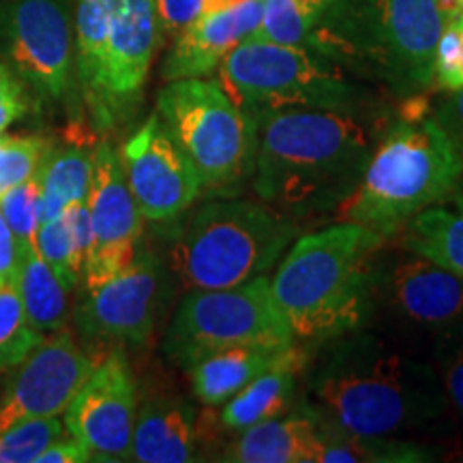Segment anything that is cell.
Instances as JSON below:
<instances>
[{
	"instance_id": "1",
	"label": "cell",
	"mask_w": 463,
	"mask_h": 463,
	"mask_svg": "<svg viewBox=\"0 0 463 463\" xmlns=\"http://www.w3.org/2000/svg\"><path fill=\"white\" fill-rule=\"evenodd\" d=\"M307 392L317 412L361 436L408 438L449 412L433 364L367 328L320 344Z\"/></svg>"
},
{
	"instance_id": "2",
	"label": "cell",
	"mask_w": 463,
	"mask_h": 463,
	"mask_svg": "<svg viewBox=\"0 0 463 463\" xmlns=\"http://www.w3.org/2000/svg\"><path fill=\"white\" fill-rule=\"evenodd\" d=\"M253 189L277 213L297 217L335 213L361 183L375 127L354 108H289L256 118Z\"/></svg>"
},
{
	"instance_id": "3",
	"label": "cell",
	"mask_w": 463,
	"mask_h": 463,
	"mask_svg": "<svg viewBox=\"0 0 463 463\" xmlns=\"http://www.w3.org/2000/svg\"><path fill=\"white\" fill-rule=\"evenodd\" d=\"M384 242L378 232L352 222L294 242L270 288L297 344L320 345L367 326Z\"/></svg>"
},
{
	"instance_id": "4",
	"label": "cell",
	"mask_w": 463,
	"mask_h": 463,
	"mask_svg": "<svg viewBox=\"0 0 463 463\" xmlns=\"http://www.w3.org/2000/svg\"><path fill=\"white\" fill-rule=\"evenodd\" d=\"M402 118L375 144L361 183L335 211L384 239L399 234L416 213L450 198L463 174L457 144L425 97H408Z\"/></svg>"
},
{
	"instance_id": "5",
	"label": "cell",
	"mask_w": 463,
	"mask_h": 463,
	"mask_svg": "<svg viewBox=\"0 0 463 463\" xmlns=\"http://www.w3.org/2000/svg\"><path fill=\"white\" fill-rule=\"evenodd\" d=\"M444 24L442 0H335L309 43L354 62L408 99L433 86Z\"/></svg>"
},
{
	"instance_id": "6",
	"label": "cell",
	"mask_w": 463,
	"mask_h": 463,
	"mask_svg": "<svg viewBox=\"0 0 463 463\" xmlns=\"http://www.w3.org/2000/svg\"><path fill=\"white\" fill-rule=\"evenodd\" d=\"M159 28L155 0L75 3V67L99 131L129 120L140 106Z\"/></svg>"
},
{
	"instance_id": "7",
	"label": "cell",
	"mask_w": 463,
	"mask_h": 463,
	"mask_svg": "<svg viewBox=\"0 0 463 463\" xmlns=\"http://www.w3.org/2000/svg\"><path fill=\"white\" fill-rule=\"evenodd\" d=\"M298 234V225L264 202L211 200L178 232L172 275L187 289H219L269 273Z\"/></svg>"
},
{
	"instance_id": "8",
	"label": "cell",
	"mask_w": 463,
	"mask_h": 463,
	"mask_svg": "<svg viewBox=\"0 0 463 463\" xmlns=\"http://www.w3.org/2000/svg\"><path fill=\"white\" fill-rule=\"evenodd\" d=\"M155 114L194 164L204 194L230 198L253 178L258 125L219 82L172 80L161 89Z\"/></svg>"
},
{
	"instance_id": "9",
	"label": "cell",
	"mask_w": 463,
	"mask_h": 463,
	"mask_svg": "<svg viewBox=\"0 0 463 463\" xmlns=\"http://www.w3.org/2000/svg\"><path fill=\"white\" fill-rule=\"evenodd\" d=\"M294 335L266 275L219 289H187L164 337V356L183 372L234 345H292Z\"/></svg>"
},
{
	"instance_id": "10",
	"label": "cell",
	"mask_w": 463,
	"mask_h": 463,
	"mask_svg": "<svg viewBox=\"0 0 463 463\" xmlns=\"http://www.w3.org/2000/svg\"><path fill=\"white\" fill-rule=\"evenodd\" d=\"M230 99L253 120L289 108H354L356 90L303 45L247 39L219 62Z\"/></svg>"
},
{
	"instance_id": "11",
	"label": "cell",
	"mask_w": 463,
	"mask_h": 463,
	"mask_svg": "<svg viewBox=\"0 0 463 463\" xmlns=\"http://www.w3.org/2000/svg\"><path fill=\"white\" fill-rule=\"evenodd\" d=\"M73 0H3L0 62L39 106L73 103Z\"/></svg>"
},
{
	"instance_id": "12",
	"label": "cell",
	"mask_w": 463,
	"mask_h": 463,
	"mask_svg": "<svg viewBox=\"0 0 463 463\" xmlns=\"http://www.w3.org/2000/svg\"><path fill=\"white\" fill-rule=\"evenodd\" d=\"M463 320V279L405 251L378 262L367 326L399 345L433 339Z\"/></svg>"
},
{
	"instance_id": "13",
	"label": "cell",
	"mask_w": 463,
	"mask_h": 463,
	"mask_svg": "<svg viewBox=\"0 0 463 463\" xmlns=\"http://www.w3.org/2000/svg\"><path fill=\"white\" fill-rule=\"evenodd\" d=\"M172 297V270L153 251L137 249L120 273L84 288L75 324L86 341L144 345Z\"/></svg>"
},
{
	"instance_id": "14",
	"label": "cell",
	"mask_w": 463,
	"mask_h": 463,
	"mask_svg": "<svg viewBox=\"0 0 463 463\" xmlns=\"http://www.w3.org/2000/svg\"><path fill=\"white\" fill-rule=\"evenodd\" d=\"M92 245L82 283L95 288L136 258L142 239V213L127 184L120 153L112 142L97 144L92 153L90 187L86 195Z\"/></svg>"
},
{
	"instance_id": "15",
	"label": "cell",
	"mask_w": 463,
	"mask_h": 463,
	"mask_svg": "<svg viewBox=\"0 0 463 463\" xmlns=\"http://www.w3.org/2000/svg\"><path fill=\"white\" fill-rule=\"evenodd\" d=\"M62 414L69 436L90 450L92 461H131L137 391L123 352L97 363Z\"/></svg>"
},
{
	"instance_id": "16",
	"label": "cell",
	"mask_w": 463,
	"mask_h": 463,
	"mask_svg": "<svg viewBox=\"0 0 463 463\" xmlns=\"http://www.w3.org/2000/svg\"><path fill=\"white\" fill-rule=\"evenodd\" d=\"M127 184L146 222L165 223L183 217L204 194L195 167L174 142L157 114L125 142Z\"/></svg>"
},
{
	"instance_id": "17",
	"label": "cell",
	"mask_w": 463,
	"mask_h": 463,
	"mask_svg": "<svg viewBox=\"0 0 463 463\" xmlns=\"http://www.w3.org/2000/svg\"><path fill=\"white\" fill-rule=\"evenodd\" d=\"M95 367L65 326L43 335L0 397V431L26 419L61 416Z\"/></svg>"
},
{
	"instance_id": "18",
	"label": "cell",
	"mask_w": 463,
	"mask_h": 463,
	"mask_svg": "<svg viewBox=\"0 0 463 463\" xmlns=\"http://www.w3.org/2000/svg\"><path fill=\"white\" fill-rule=\"evenodd\" d=\"M262 22V0H245L217 11H204L176 34V43L165 58L164 78H206L236 45L256 34Z\"/></svg>"
},
{
	"instance_id": "19",
	"label": "cell",
	"mask_w": 463,
	"mask_h": 463,
	"mask_svg": "<svg viewBox=\"0 0 463 463\" xmlns=\"http://www.w3.org/2000/svg\"><path fill=\"white\" fill-rule=\"evenodd\" d=\"M204 430L194 403L181 395H155L137 408L131 461L187 463L200 459Z\"/></svg>"
},
{
	"instance_id": "20",
	"label": "cell",
	"mask_w": 463,
	"mask_h": 463,
	"mask_svg": "<svg viewBox=\"0 0 463 463\" xmlns=\"http://www.w3.org/2000/svg\"><path fill=\"white\" fill-rule=\"evenodd\" d=\"M320 436L314 405L258 422L236 433L223 449L222 461L232 463H317Z\"/></svg>"
},
{
	"instance_id": "21",
	"label": "cell",
	"mask_w": 463,
	"mask_h": 463,
	"mask_svg": "<svg viewBox=\"0 0 463 463\" xmlns=\"http://www.w3.org/2000/svg\"><path fill=\"white\" fill-rule=\"evenodd\" d=\"M305 356L297 344L292 345H234L213 352L189 364L191 389L206 408H222L249 382L283 363Z\"/></svg>"
},
{
	"instance_id": "22",
	"label": "cell",
	"mask_w": 463,
	"mask_h": 463,
	"mask_svg": "<svg viewBox=\"0 0 463 463\" xmlns=\"http://www.w3.org/2000/svg\"><path fill=\"white\" fill-rule=\"evenodd\" d=\"M305 367L307 356H300L258 375L222 405L217 419L219 427L223 431L239 433L258 422L292 412L297 408L298 375L305 372Z\"/></svg>"
},
{
	"instance_id": "23",
	"label": "cell",
	"mask_w": 463,
	"mask_h": 463,
	"mask_svg": "<svg viewBox=\"0 0 463 463\" xmlns=\"http://www.w3.org/2000/svg\"><path fill=\"white\" fill-rule=\"evenodd\" d=\"M317 412V410H316ZM320 453L317 463H425L442 459V450L410 438L361 436L317 412Z\"/></svg>"
},
{
	"instance_id": "24",
	"label": "cell",
	"mask_w": 463,
	"mask_h": 463,
	"mask_svg": "<svg viewBox=\"0 0 463 463\" xmlns=\"http://www.w3.org/2000/svg\"><path fill=\"white\" fill-rule=\"evenodd\" d=\"M90 245L92 232L86 202L69 204L56 217L45 219L39 225V256L54 269V273L71 292L82 283Z\"/></svg>"
},
{
	"instance_id": "25",
	"label": "cell",
	"mask_w": 463,
	"mask_h": 463,
	"mask_svg": "<svg viewBox=\"0 0 463 463\" xmlns=\"http://www.w3.org/2000/svg\"><path fill=\"white\" fill-rule=\"evenodd\" d=\"M402 247L463 279V213L427 206L403 225Z\"/></svg>"
},
{
	"instance_id": "26",
	"label": "cell",
	"mask_w": 463,
	"mask_h": 463,
	"mask_svg": "<svg viewBox=\"0 0 463 463\" xmlns=\"http://www.w3.org/2000/svg\"><path fill=\"white\" fill-rule=\"evenodd\" d=\"M15 288L20 292L26 317L39 333L58 331L69 317V289L39 251L17 256Z\"/></svg>"
},
{
	"instance_id": "27",
	"label": "cell",
	"mask_w": 463,
	"mask_h": 463,
	"mask_svg": "<svg viewBox=\"0 0 463 463\" xmlns=\"http://www.w3.org/2000/svg\"><path fill=\"white\" fill-rule=\"evenodd\" d=\"M92 174V153L82 146H52L37 167L42 183V222L62 208L86 202Z\"/></svg>"
},
{
	"instance_id": "28",
	"label": "cell",
	"mask_w": 463,
	"mask_h": 463,
	"mask_svg": "<svg viewBox=\"0 0 463 463\" xmlns=\"http://www.w3.org/2000/svg\"><path fill=\"white\" fill-rule=\"evenodd\" d=\"M335 0H262V22L251 39L305 45Z\"/></svg>"
},
{
	"instance_id": "29",
	"label": "cell",
	"mask_w": 463,
	"mask_h": 463,
	"mask_svg": "<svg viewBox=\"0 0 463 463\" xmlns=\"http://www.w3.org/2000/svg\"><path fill=\"white\" fill-rule=\"evenodd\" d=\"M43 333L28 322L15 281L0 286V369L17 367L42 344Z\"/></svg>"
},
{
	"instance_id": "30",
	"label": "cell",
	"mask_w": 463,
	"mask_h": 463,
	"mask_svg": "<svg viewBox=\"0 0 463 463\" xmlns=\"http://www.w3.org/2000/svg\"><path fill=\"white\" fill-rule=\"evenodd\" d=\"M0 215L14 234L17 256L39 251L37 232L42 225V183L37 172L0 198Z\"/></svg>"
},
{
	"instance_id": "31",
	"label": "cell",
	"mask_w": 463,
	"mask_h": 463,
	"mask_svg": "<svg viewBox=\"0 0 463 463\" xmlns=\"http://www.w3.org/2000/svg\"><path fill=\"white\" fill-rule=\"evenodd\" d=\"M65 422L61 416L26 419L0 431V463H37L39 455L62 438Z\"/></svg>"
},
{
	"instance_id": "32",
	"label": "cell",
	"mask_w": 463,
	"mask_h": 463,
	"mask_svg": "<svg viewBox=\"0 0 463 463\" xmlns=\"http://www.w3.org/2000/svg\"><path fill=\"white\" fill-rule=\"evenodd\" d=\"M433 369L447 397L449 410L463 422V320L439 333L431 344Z\"/></svg>"
},
{
	"instance_id": "33",
	"label": "cell",
	"mask_w": 463,
	"mask_h": 463,
	"mask_svg": "<svg viewBox=\"0 0 463 463\" xmlns=\"http://www.w3.org/2000/svg\"><path fill=\"white\" fill-rule=\"evenodd\" d=\"M50 142L42 136H7L0 131V198L37 172Z\"/></svg>"
},
{
	"instance_id": "34",
	"label": "cell",
	"mask_w": 463,
	"mask_h": 463,
	"mask_svg": "<svg viewBox=\"0 0 463 463\" xmlns=\"http://www.w3.org/2000/svg\"><path fill=\"white\" fill-rule=\"evenodd\" d=\"M433 84L442 90H457L463 86V7L444 24L433 61Z\"/></svg>"
},
{
	"instance_id": "35",
	"label": "cell",
	"mask_w": 463,
	"mask_h": 463,
	"mask_svg": "<svg viewBox=\"0 0 463 463\" xmlns=\"http://www.w3.org/2000/svg\"><path fill=\"white\" fill-rule=\"evenodd\" d=\"M28 112V90L11 73L7 65L0 62V131L9 129L15 120Z\"/></svg>"
},
{
	"instance_id": "36",
	"label": "cell",
	"mask_w": 463,
	"mask_h": 463,
	"mask_svg": "<svg viewBox=\"0 0 463 463\" xmlns=\"http://www.w3.org/2000/svg\"><path fill=\"white\" fill-rule=\"evenodd\" d=\"M206 0H155L159 26L165 33L178 34L204 11Z\"/></svg>"
},
{
	"instance_id": "37",
	"label": "cell",
	"mask_w": 463,
	"mask_h": 463,
	"mask_svg": "<svg viewBox=\"0 0 463 463\" xmlns=\"http://www.w3.org/2000/svg\"><path fill=\"white\" fill-rule=\"evenodd\" d=\"M433 116L442 129L449 133L450 140L457 144V148L463 146V86L457 90H450L436 108H431Z\"/></svg>"
},
{
	"instance_id": "38",
	"label": "cell",
	"mask_w": 463,
	"mask_h": 463,
	"mask_svg": "<svg viewBox=\"0 0 463 463\" xmlns=\"http://www.w3.org/2000/svg\"><path fill=\"white\" fill-rule=\"evenodd\" d=\"M92 461L90 450L75 438H58L39 455L37 463H84Z\"/></svg>"
},
{
	"instance_id": "39",
	"label": "cell",
	"mask_w": 463,
	"mask_h": 463,
	"mask_svg": "<svg viewBox=\"0 0 463 463\" xmlns=\"http://www.w3.org/2000/svg\"><path fill=\"white\" fill-rule=\"evenodd\" d=\"M17 273V247L14 234L0 215V286L14 281Z\"/></svg>"
},
{
	"instance_id": "40",
	"label": "cell",
	"mask_w": 463,
	"mask_h": 463,
	"mask_svg": "<svg viewBox=\"0 0 463 463\" xmlns=\"http://www.w3.org/2000/svg\"><path fill=\"white\" fill-rule=\"evenodd\" d=\"M450 202H453V206L457 208V211L463 213V174L459 178V183H457V187L453 189V194H450Z\"/></svg>"
},
{
	"instance_id": "41",
	"label": "cell",
	"mask_w": 463,
	"mask_h": 463,
	"mask_svg": "<svg viewBox=\"0 0 463 463\" xmlns=\"http://www.w3.org/2000/svg\"><path fill=\"white\" fill-rule=\"evenodd\" d=\"M442 7L447 11V20L463 7V0H442Z\"/></svg>"
},
{
	"instance_id": "42",
	"label": "cell",
	"mask_w": 463,
	"mask_h": 463,
	"mask_svg": "<svg viewBox=\"0 0 463 463\" xmlns=\"http://www.w3.org/2000/svg\"><path fill=\"white\" fill-rule=\"evenodd\" d=\"M455 459H459V461H463V444L459 447V450H457V457Z\"/></svg>"
},
{
	"instance_id": "43",
	"label": "cell",
	"mask_w": 463,
	"mask_h": 463,
	"mask_svg": "<svg viewBox=\"0 0 463 463\" xmlns=\"http://www.w3.org/2000/svg\"><path fill=\"white\" fill-rule=\"evenodd\" d=\"M459 153H461V157H463V146H461V148H459Z\"/></svg>"
}]
</instances>
